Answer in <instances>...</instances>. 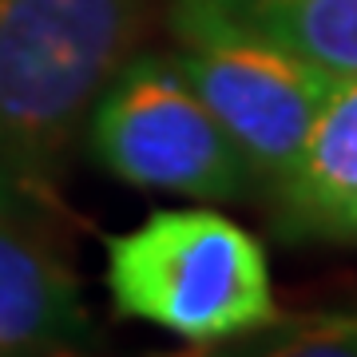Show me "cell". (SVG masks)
Masks as SVG:
<instances>
[{
  "label": "cell",
  "instance_id": "8992f818",
  "mask_svg": "<svg viewBox=\"0 0 357 357\" xmlns=\"http://www.w3.org/2000/svg\"><path fill=\"white\" fill-rule=\"evenodd\" d=\"M282 238H330L357 203V76L337 79L286 175L270 183Z\"/></svg>",
  "mask_w": 357,
  "mask_h": 357
},
{
  "label": "cell",
  "instance_id": "30bf717a",
  "mask_svg": "<svg viewBox=\"0 0 357 357\" xmlns=\"http://www.w3.org/2000/svg\"><path fill=\"white\" fill-rule=\"evenodd\" d=\"M330 238H333V243H357V203L337 218V227H333Z\"/></svg>",
  "mask_w": 357,
  "mask_h": 357
},
{
  "label": "cell",
  "instance_id": "3957f363",
  "mask_svg": "<svg viewBox=\"0 0 357 357\" xmlns=\"http://www.w3.org/2000/svg\"><path fill=\"white\" fill-rule=\"evenodd\" d=\"M91 155L115 178L203 203L243 199L255 171L171 56H131L88 112Z\"/></svg>",
  "mask_w": 357,
  "mask_h": 357
},
{
  "label": "cell",
  "instance_id": "52a82bcc",
  "mask_svg": "<svg viewBox=\"0 0 357 357\" xmlns=\"http://www.w3.org/2000/svg\"><path fill=\"white\" fill-rule=\"evenodd\" d=\"M171 8L266 40L330 76H357V0H171Z\"/></svg>",
  "mask_w": 357,
  "mask_h": 357
},
{
  "label": "cell",
  "instance_id": "6da1fadb",
  "mask_svg": "<svg viewBox=\"0 0 357 357\" xmlns=\"http://www.w3.org/2000/svg\"><path fill=\"white\" fill-rule=\"evenodd\" d=\"M155 0H0V163L48 187Z\"/></svg>",
  "mask_w": 357,
  "mask_h": 357
},
{
  "label": "cell",
  "instance_id": "7a4b0ae2",
  "mask_svg": "<svg viewBox=\"0 0 357 357\" xmlns=\"http://www.w3.org/2000/svg\"><path fill=\"white\" fill-rule=\"evenodd\" d=\"M107 294L123 318L191 345L234 342L282 321L262 243L206 206L155 211L135 230L115 234Z\"/></svg>",
  "mask_w": 357,
  "mask_h": 357
},
{
  "label": "cell",
  "instance_id": "9c48e42d",
  "mask_svg": "<svg viewBox=\"0 0 357 357\" xmlns=\"http://www.w3.org/2000/svg\"><path fill=\"white\" fill-rule=\"evenodd\" d=\"M250 354V345H234L230 349L227 342H218V345H199V349H187V354H175V357H246Z\"/></svg>",
  "mask_w": 357,
  "mask_h": 357
},
{
  "label": "cell",
  "instance_id": "5b68a950",
  "mask_svg": "<svg viewBox=\"0 0 357 357\" xmlns=\"http://www.w3.org/2000/svg\"><path fill=\"white\" fill-rule=\"evenodd\" d=\"M84 342L88 310L76 274L0 218V357H72Z\"/></svg>",
  "mask_w": 357,
  "mask_h": 357
},
{
  "label": "cell",
  "instance_id": "ba28073f",
  "mask_svg": "<svg viewBox=\"0 0 357 357\" xmlns=\"http://www.w3.org/2000/svg\"><path fill=\"white\" fill-rule=\"evenodd\" d=\"M274 337L250 345L246 357H357V318L326 314L310 321L274 326Z\"/></svg>",
  "mask_w": 357,
  "mask_h": 357
},
{
  "label": "cell",
  "instance_id": "277c9868",
  "mask_svg": "<svg viewBox=\"0 0 357 357\" xmlns=\"http://www.w3.org/2000/svg\"><path fill=\"white\" fill-rule=\"evenodd\" d=\"M167 20L178 40L171 60L183 79L234 139L255 178L278 183L342 76L206 16L171 8Z\"/></svg>",
  "mask_w": 357,
  "mask_h": 357
}]
</instances>
